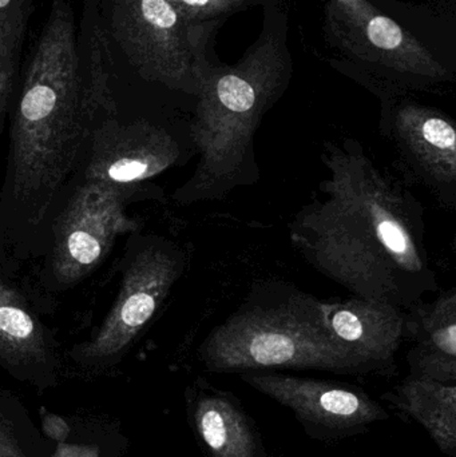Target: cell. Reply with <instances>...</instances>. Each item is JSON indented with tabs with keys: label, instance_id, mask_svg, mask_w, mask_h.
I'll list each match as a JSON object with an SVG mask.
<instances>
[{
	"label": "cell",
	"instance_id": "obj_1",
	"mask_svg": "<svg viewBox=\"0 0 456 457\" xmlns=\"http://www.w3.org/2000/svg\"><path fill=\"white\" fill-rule=\"evenodd\" d=\"M112 54L98 21L78 40L69 3L56 0L21 70L0 184V265L37 262L85 160L94 129L118 109Z\"/></svg>",
	"mask_w": 456,
	"mask_h": 457
},
{
	"label": "cell",
	"instance_id": "obj_2",
	"mask_svg": "<svg viewBox=\"0 0 456 457\" xmlns=\"http://www.w3.org/2000/svg\"><path fill=\"white\" fill-rule=\"evenodd\" d=\"M320 158L327 177L288 224L303 260L352 295L399 308L438 293L420 201L359 139H328Z\"/></svg>",
	"mask_w": 456,
	"mask_h": 457
},
{
	"label": "cell",
	"instance_id": "obj_3",
	"mask_svg": "<svg viewBox=\"0 0 456 457\" xmlns=\"http://www.w3.org/2000/svg\"><path fill=\"white\" fill-rule=\"evenodd\" d=\"M288 31L289 0H270L264 5L259 37L237 63L220 62L214 47L200 59L198 94L190 114L198 161L192 176L171 195L177 205L225 200L260 181L254 138L294 75Z\"/></svg>",
	"mask_w": 456,
	"mask_h": 457
},
{
	"label": "cell",
	"instance_id": "obj_4",
	"mask_svg": "<svg viewBox=\"0 0 456 457\" xmlns=\"http://www.w3.org/2000/svg\"><path fill=\"white\" fill-rule=\"evenodd\" d=\"M211 373L313 370L371 375L329 332L321 300L280 278L257 279L198 349Z\"/></svg>",
	"mask_w": 456,
	"mask_h": 457
},
{
	"label": "cell",
	"instance_id": "obj_5",
	"mask_svg": "<svg viewBox=\"0 0 456 457\" xmlns=\"http://www.w3.org/2000/svg\"><path fill=\"white\" fill-rule=\"evenodd\" d=\"M320 2L328 63L379 99L380 117L403 96L454 85V66L377 0Z\"/></svg>",
	"mask_w": 456,
	"mask_h": 457
},
{
	"label": "cell",
	"instance_id": "obj_6",
	"mask_svg": "<svg viewBox=\"0 0 456 457\" xmlns=\"http://www.w3.org/2000/svg\"><path fill=\"white\" fill-rule=\"evenodd\" d=\"M145 200L163 201L165 195L154 184L117 187L75 179L37 261L35 293L53 297L82 284L106 261L120 237L142 230L141 221L128 211L131 204Z\"/></svg>",
	"mask_w": 456,
	"mask_h": 457
},
{
	"label": "cell",
	"instance_id": "obj_7",
	"mask_svg": "<svg viewBox=\"0 0 456 457\" xmlns=\"http://www.w3.org/2000/svg\"><path fill=\"white\" fill-rule=\"evenodd\" d=\"M110 45L146 85L195 104L197 67L222 21H187L168 0H95Z\"/></svg>",
	"mask_w": 456,
	"mask_h": 457
},
{
	"label": "cell",
	"instance_id": "obj_8",
	"mask_svg": "<svg viewBox=\"0 0 456 457\" xmlns=\"http://www.w3.org/2000/svg\"><path fill=\"white\" fill-rule=\"evenodd\" d=\"M187 266L184 247L168 237L142 230L126 237L115 300L93 335L70 349L72 364L88 373L107 372L120 364L152 324Z\"/></svg>",
	"mask_w": 456,
	"mask_h": 457
},
{
	"label": "cell",
	"instance_id": "obj_9",
	"mask_svg": "<svg viewBox=\"0 0 456 457\" xmlns=\"http://www.w3.org/2000/svg\"><path fill=\"white\" fill-rule=\"evenodd\" d=\"M195 157L189 120L162 112H109L94 129L77 179L141 187Z\"/></svg>",
	"mask_w": 456,
	"mask_h": 457
},
{
	"label": "cell",
	"instance_id": "obj_10",
	"mask_svg": "<svg viewBox=\"0 0 456 457\" xmlns=\"http://www.w3.org/2000/svg\"><path fill=\"white\" fill-rule=\"evenodd\" d=\"M241 381L294 412L308 436L332 442L358 436L387 420V411L359 386L275 370L240 373Z\"/></svg>",
	"mask_w": 456,
	"mask_h": 457
},
{
	"label": "cell",
	"instance_id": "obj_11",
	"mask_svg": "<svg viewBox=\"0 0 456 457\" xmlns=\"http://www.w3.org/2000/svg\"><path fill=\"white\" fill-rule=\"evenodd\" d=\"M379 130L393 142L404 176L425 187L441 208L454 212V120L441 109L420 104L415 96H403L380 117Z\"/></svg>",
	"mask_w": 456,
	"mask_h": 457
},
{
	"label": "cell",
	"instance_id": "obj_12",
	"mask_svg": "<svg viewBox=\"0 0 456 457\" xmlns=\"http://www.w3.org/2000/svg\"><path fill=\"white\" fill-rule=\"evenodd\" d=\"M42 298L0 265V370L39 391L61 381L59 343L42 319Z\"/></svg>",
	"mask_w": 456,
	"mask_h": 457
},
{
	"label": "cell",
	"instance_id": "obj_13",
	"mask_svg": "<svg viewBox=\"0 0 456 457\" xmlns=\"http://www.w3.org/2000/svg\"><path fill=\"white\" fill-rule=\"evenodd\" d=\"M321 309L332 336L371 375L396 372V353L406 340V309L356 295L321 300Z\"/></svg>",
	"mask_w": 456,
	"mask_h": 457
},
{
	"label": "cell",
	"instance_id": "obj_14",
	"mask_svg": "<svg viewBox=\"0 0 456 457\" xmlns=\"http://www.w3.org/2000/svg\"><path fill=\"white\" fill-rule=\"evenodd\" d=\"M187 421L206 457H269L256 421L237 396L198 378L185 392Z\"/></svg>",
	"mask_w": 456,
	"mask_h": 457
},
{
	"label": "cell",
	"instance_id": "obj_15",
	"mask_svg": "<svg viewBox=\"0 0 456 457\" xmlns=\"http://www.w3.org/2000/svg\"><path fill=\"white\" fill-rule=\"evenodd\" d=\"M410 375L456 384V289L439 290L433 301L406 309Z\"/></svg>",
	"mask_w": 456,
	"mask_h": 457
},
{
	"label": "cell",
	"instance_id": "obj_16",
	"mask_svg": "<svg viewBox=\"0 0 456 457\" xmlns=\"http://www.w3.org/2000/svg\"><path fill=\"white\" fill-rule=\"evenodd\" d=\"M383 399L417 420L442 453L456 456V384L410 375Z\"/></svg>",
	"mask_w": 456,
	"mask_h": 457
},
{
	"label": "cell",
	"instance_id": "obj_17",
	"mask_svg": "<svg viewBox=\"0 0 456 457\" xmlns=\"http://www.w3.org/2000/svg\"><path fill=\"white\" fill-rule=\"evenodd\" d=\"M37 0H0V155L8 117L21 82V51Z\"/></svg>",
	"mask_w": 456,
	"mask_h": 457
},
{
	"label": "cell",
	"instance_id": "obj_18",
	"mask_svg": "<svg viewBox=\"0 0 456 457\" xmlns=\"http://www.w3.org/2000/svg\"><path fill=\"white\" fill-rule=\"evenodd\" d=\"M54 447L26 407L13 395L0 392V457H51Z\"/></svg>",
	"mask_w": 456,
	"mask_h": 457
},
{
	"label": "cell",
	"instance_id": "obj_19",
	"mask_svg": "<svg viewBox=\"0 0 456 457\" xmlns=\"http://www.w3.org/2000/svg\"><path fill=\"white\" fill-rule=\"evenodd\" d=\"M71 432L54 447L51 457H120V435L109 427L70 421Z\"/></svg>",
	"mask_w": 456,
	"mask_h": 457
},
{
	"label": "cell",
	"instance_id": "obj_20",
	"mask_svg": "<svg viewBox=\"0 0 456 457\" xmlns=\"http://www.w3.org/2000/svg\"><path fill=\"white\" fill-rule=\"evenodd\" d=\"M187 21L200 24L224 21L228 16L256 5H265L270 0H168Z\"/></svg>",
	"mask_w": 456,
	"mask_h": 457
},
{
	"label": "cell",
	"instance_id": "obj_21",
	"mask_svg": "<svg viewBox=\"0 0 456 457\" xmlns=\"http://www.w3.org/2000/svg\"><path fill=\"white\" fill-rule=\"evenodd\" d=\"M40 421H42V434L54 445L64 442L71 432V423L69 419L54 415L46 408H40Z\"/></svg>",
	"mask_w": 456,
	"mask_h": 457
},
{
	"label": "cell",
	"instance_id": "obj_22",
	"mask_svg": "<svg viewBox=\"0 0 456 457\" xmlns=\"http://www.w3.org/2000/svg\"><path fill=\"white\" fill-rule=\"evenodd\" d=\"M434 2L444 10L450 11L452 16L455 15L456 0H434Z\"/></svg>",
	"mask_w": 456,
	"mask_h": 457
}]
</instances>
